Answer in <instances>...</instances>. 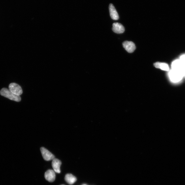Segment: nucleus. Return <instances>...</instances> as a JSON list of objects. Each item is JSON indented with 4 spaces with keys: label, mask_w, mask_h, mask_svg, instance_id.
Wrapping results in <instances>:
<instances>
[{
    "label": "nucleus",
    "mask_w": 185,
    "mask_h": 185,
    "mask_svg": "<svg viewBox=\"0 0 185 185\" xmlns=\"http://www.w3.org/2000/svg\"><path fill=\"white\" fill-rule=\"evenodd\" d=\"M179 59L183 63L185 64V54L181 55Z\"/></svg>",
    "instance_id": "13"
},
{
    "label": "nucleus",
    "mask_w": 185,
    "mask_h": 185,
    "mask_svg": "<svg viewBox=\"0 0 185 185\" xmlns=\"http://www.w3.org/2000/svg\"><path fill=\"white\" fill-rule=\"evenodd\" d=\"M85 185V184H84V185Z\"/></svg>",
    "instance_id": "14"
},
{
    "label": "nucleus",
    "mask_w": 185,
    "mask_h": 185,
    "mask_svg": "<svg viewBox=\"0 0 185 185\" xmlns=\"http://www.w3.org/2000/svg\"><path fill=\"white\" fill-rule=\"evenodd\" d=\"M112 26V30L115 33H122L125 31L124 26L119 23H115Z\"/></svg>",
    "instance_id": "7"
},
{
    "label": "nucleus",
    "mask_w": 185,
    "mask_h": 185,
    "mask_svg": "<svg viewBox=\"0 0 185 185\" xmlns=\"http://www.w3.org/2000/svg\"></svg>",
    "instance_id": "16"
},
{
    "label": "nucleus",
    "mask_w": 185,
    "mask_h": 185,
    "mask_svg": "<svg viewBox=\"0 0 185 185\" xmlns=\"http://www.w3.org/2000/svg\"><path fill=\"white\" fill-rule=\"evenodd\" d=\"M41 151L44 160L46 161L52 160L55 158V156L47 149L41 147Z\"/></svg>",
    "instance_id": "4"
},
{
    "label": "nucleus",
    "mask_w": 185,
    "mask_h": 185,
    "mask_svg": "<svg viewBox=\"0 0 185 185\" xmlns=\"http://www.w3.org/2000/svg\"><path fill=\"white\" fill-rule=\"evenodd\" d=\"M184 64L179 59L173 61L171 64L172 69L180 72Z\"/></svg>",
    "instance_id": "10"
},
{
    "label": "nucleus",
    "mask_w": 185,
    "mask_h": 185,
    "mask_svg": "<svg viewBox=\"0 0 185 185\" xmlns=\"http://www.w3.org/2000/svg\"><path fill=\"white\" fill-rule=\"evenodd\" d=\"M109 12L111 18L114 20H118L119 16L117 12L116 11L115 7L112 4H110L109 6Z\"/></svg>",
    "instance_id": "8"
},
{
    "label": "nucleus",
    "mask_w": 185,
    "mask_h": 185,
    "mask_svg": "<svg viewBox=\"0 0 185 185\" xmlns=\"http://www.w3.org/2000/svg\"><path fill=\"white\" fill-rule=\"evenodd\" d=\"M62 164V162L60 161L56 158H54L52 160V166L53 168L54 171L55 172L59 173L60 171V167Z\"/></svg>",
    "instance_id": "9"
},
{
    "label": "nucleus",
    "mask_w": 185,
    "mask_h": 185,
    "mask_svg": "<svg viewBox=\"0 0 185 185\" xmlns=\"http://www.w3.org/2000/svg\"><path fill=\"white\" fill-rule=\"evenodd\" d=\"M123 46L126 51L129 53L133 52L136 49L135 44L132 41H124L123 43Z\"/></svg>",
    "instance_id": "5"
},
{
    "label": "nucleus",
    "mask_w": 185,
    "mask_h": 185,
    "mask_svg": "<svg viewBox=\"0 0 185 185\" xmlns=\"http://www.w3.org/2000/svg\"><path fill=\"white\" fill-rule=\"evenodd\" d=\"M1 95L8 98L11 100L17 102H19L21 100V98L20 96H18L14 95L10 90L5 88L2 89L0 91Z\"/></svg>",
    "instance_id": "2"
},
{
    "label": "nucleus",
    "mask_w": 185,
    "mask_h": 185,
    "mask_svg": "<svg viewBox=\"0 0 185 185\" xmlns=\"http://www.w3.org/2000/svg\"><path fill=\"white\" fill-rule=\"evenodd\" d=\"M65 180L70 185L74 183L77 180L76 177L71 174H67L65 177Z\"/></svg>",
    "instance_id": "12"
},
{
    "label": "nucleus",
    "mask_w": 185,
    "mask_h": 185,
    "mask_svg": "<svg viewBox=\"0 0 185 185\" xmlns=\"http://www.w3.org/2000/svg\"><path fill=\"white\" fill-rule=\"evenodd\" d=\"M9 90L14 95L20 96L23 93V91L21 87L16 84V83H11L9 86Z\"/></svg>",
    "instance_id": "3"
},
{
    "label": "nucleus",
    "mask_w": 185,
    "mask_h": 185,
    "mask_svg": "<svg viewBox=\"0 0 185 185\" xmlns=\"http://www.w3.org/2000/svg\"><path fill=\"white\" fill-rule=\"evenodd\" d=\"M154 65L157 68L166 71H169V66L167 63L157 62L154 63Z\"/></svg>",
    "instance_id": "11"
},
{
    "label": "nucleus",
    "mask_w": 185,
    "mask_h": 185,
    "mask_svg": "<svg viewBox=\"0 0 185 185\" xmlns=\"http://www.w3.org/2000/svg\"></svg>",
    "instance_id": "15"
},
{
    "label": "nucleus",
    "mask_w": 185,
    "mask_h": 185,
    "mask_svg": "<svg viewBox=\"0 0 185 185\" xmlns=\"http://www.w3.org/2000/svg\"><path fill=\"white\" fill-rule=\"evenodd\" d=\"M55 171L52 170H48L45 173V179L51 182H54L55 179Z\"/></svg>",
    "instance_id": "6"
},
{
    "label": "nucleus",
    "mask_w": 185,
    "mask_h": 185,
    "mask_svg": "<svg viewBox=\"0 0 185 185\" xmlns=\"http://www.w3.org/2000/svg\"><path fill=\"white\" fill-rule=\"evenodd\" d=\"M170 80L173 84H178L183 80L184 77L180 72L171 69L168 73Z\"/></svg>",
    "instance_id": "1"
}]
</instances>
